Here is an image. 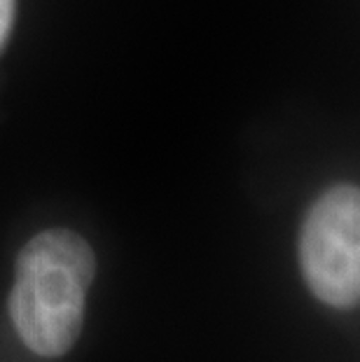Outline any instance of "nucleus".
Wrapping results in <instances>:
<instances>
[{
  "mask_svg": "<svg viewBox=\"0 0 360 362\" xmlns=\"http://www.w3.org/2000/svg\"><path fill=\"white\" fill-rule=\"evenodd\" d=\"M96 259L71 229H47L19 252L10 315L21 341L42 358H61L80 337Z\"/></svg>",
  "mask_w": 360,
  "mask_h": 362,
  "instance_id": "f257e3e1",
  "label": "nucleus"
},
{
  "mask_svg": "<svg viewBox=\"0 0 360 362\" xmlns=\"http://www.w3.org/2000/svg\"><path fill=\"white\" fill-rule=\"evenodd\" d=\"M300 264L309 290L335 309H354L360 297V194L337 185L309 208L300 236Z\"/></svg>",
  "mask_w": 360,
  "mask_h": 362,
  "instance_id": "f03ea898",
  "label": "nucleus"
},
{
  "mask_svg": "<svg viewBox=\"0 0 360 362\" xmlns=\"http://www.w3.org/2000/svg\"><path fill=\"white\" fill-rule=\"evenodd\" d=\"M14 0H0V49L5 47L14 24Z\"/></svg>",
  "mask_w": 360,
  "mask_h": 362,
  "instance_id": "7ed1b4c3",
  "label": "nucleus"
}]
</instances>
